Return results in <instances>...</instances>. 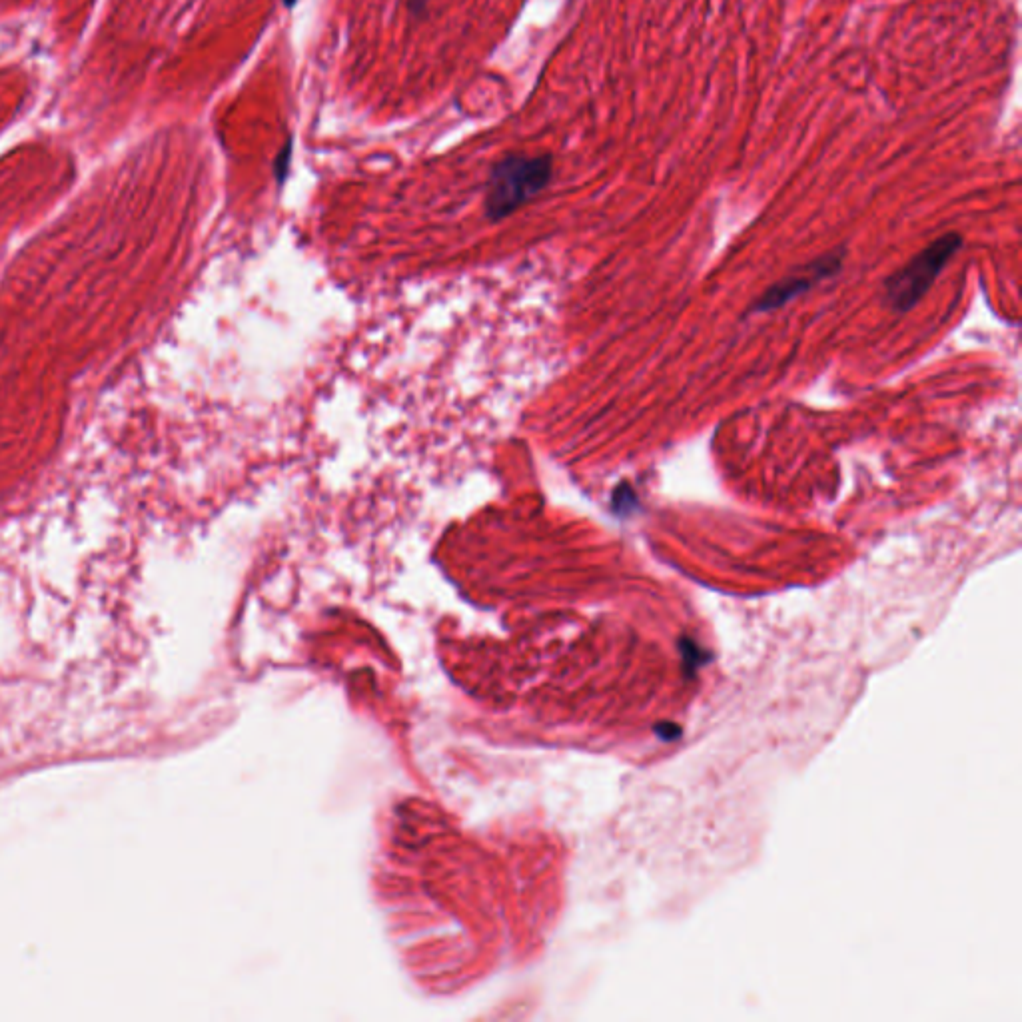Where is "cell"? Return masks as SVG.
<instances>
[{
  "instance_id": "1",
  "label": "cell",
  "mask_w": 1022,
  "mask_h": 1022,
  "mask_svg": "<svg viewBox=\"0 0 1022 1022\" xmlns=\"http://www.w3.org/2000/svg\"><path fill=\"white\" fill-rule=\"evenodd\" d=\"M553 174V160L549 154L527 156L510 154L502 158L488 178L486 210L492 220L510 216L519 206L535 198Z\"/></svg>"
},
{
  "instance_id": "2",
  "label": "cell",
  "mask_w": 1022,
  "mask_h": 1022,
  "mask_svg": "<svg viewBox=\"0 0 1022 1022\" xmlns=\"http://www.w3.org/2000/svg\"><path fill=\"white\" fill-rule=\"evenodd\" d=\"M963 238L957 232H949L929 244L917 254L905 268L895 272L887 280V300L897 312H907L929 292L937 276L943 272L947 262L961 250Z\"/></svg>"
},
{
  "instance_id": "3",
  "label": "cell",
  "mask_w": 1022,
  "mask_h": 1022,
  "mask_svg": "<svg viewBox=\"0 0 1022 1022\" xmlns=\"http://www.w3.org/2000/svg\"><path fill=\"white\" fill-rule=\"evenodd\" d=\"M841 256L843 252H837V254H829L817 262H813L811 266H807L805 270H801L799 274L795 276H789L785 280H781L779 284H775L773 288H769L761 300L755 304V310L757 312H769V310H775V308H781L783 304H787L789 300H793L795 296L807 292L809 288H813L821 278H827L831 276L833 272H837L841 268Z\"/></svg>"
},
{
  "instance_id": "4",
  "label": "cell",
  "mask_w": 1022,
  "mask_h": 1022,
  "mask_svg": "<svg viewBox=\"0 0 1022 1022\" xmlns=\"http://www.w3.org/2000/svg\"><path fill=\"white\" fill-rule=\"evenodd\" d=\"M637 504H639V500H637V496H635V492L631 490L629 484H621L615 490V494H613V508L617 510L619 515H627V513L637 510Z\"/></svg>"
},
{
  "instance_id": "5",
  "label": "cell",
  "mask_w": 1022,
  "mask_h": 1022,
  "mask_svg": "<svg viewBox=\"0 0 1022 1022\" xmlns=\"http://www.w3.org/2000/svg\"><path fill=\"white\" fill-rule=\"evenodd\" d=\"M428 2H430V0H408V6H410V10H412L414 14H422V12L426 10Z\"/></svg>"
},
{
  "instance_id": "6",
  "label": "cell",
  "mask_w": 1022,
  "mask_h": 1022,
  "mask_svg": "<svg viewBox=\"0 0 1022 1022\" xmlns=\"http://www.w3.org/2000/svg\"><path fill=\"white\" fill-rule=\"evenodd\" d=\"M296 2H298V0H284V6H286V8H292V6H296Z\"/></svg>"
}]
</instances>
